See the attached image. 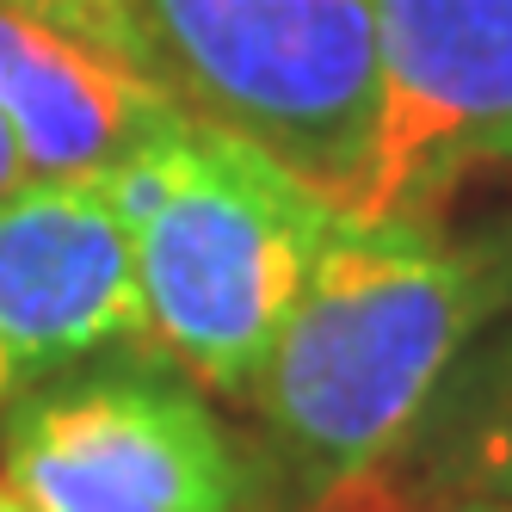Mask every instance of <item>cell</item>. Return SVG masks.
<instances>
[{"mask_svg":"<svg viewBox=\"0 0 512 512\" xmlns=\"http://www.w3.org/2000/svg\"><path fill=\"white\" fill-rule=\"evenodd\" d=\"M136 334V253L99 192L87 179L13 186L0 198V414Z\"/></svg>","mask_w":512,"mask_h":512,"instance_id":"cell-6","label":"cell"},{"mask_svg":"<svg viewBox=\"0 0 512 512\" xmlns=\"http://www.w3.org/2000/svg\"><path fill=\"white\" fill-rule=\"evenodd\" d=\"M87 186L136 253V346L210 395H253L334 235V198L192 112Z\"/></svg>","mask_w":512,"mask_h":512,"instance_id":"cell-2","label":"cell"},{"mask_svg":"<svg viewBox=\"0 0 512 512\" xmlns=\"http://www.w3.org/2000/svg\"><path fill=\"white\" fill-rule=\"evenodd\" d=\"M383 469L408 482L414 512L506 506L512 512V315L475 340L438 383L408 445ZM377 469V475H383Z\"/></svg>","mask_w":512,"mask_h":512,"instance_id":"cell-8","label":"cell"},{"mask_svg":"<svg viewBox=\"0 0 512 512\" xmlns=\"http://www.w3.org/2000/svg\"><path fill=\"white\" fill-rule=\"evenodd\" d=\"M0 118L31 179H93L186 118L149 68L0 0Z\"/></svg>","mask_w":512,"mask_h":512,"instance_id":"cell-7","label":"cell"},{"mask_svg":"<svg viewBox=\"0 0 512 512\" xmlns=\"http://www.w3.org/2000/svg\"><path fill=\"white\" fill-rule=\"evenodd\" d=\"M0 482L31 512H253L266 494L204 389L149 352L25 389L0 414Z\"/></svg>","mask_w":512,"mask_h":512,"instance_id":"cell-4","label":"cell"},{"mask_svg":"<svg viewBox=\"0 0 512 512\" xmlns=\"http://www.w3.org/2000/svg\"><path fill=\"white\" fill-rule=\"evenodd\" d=\"M457 512H506V506H457Z\"/></svg>","mask_w":512,"mask_h":512,"instance_id":"cell-12","label":"cell"},{"mask_svg":"<svg viewBox=\"0 0 512 512\" xmlns=\"http://www.w3.org/2000/svg\"><path fill=\"white\" fill-rule=\"evenodd\" d=\"M500 315H512V216L469 235L445 216H334L247 395L266 494L321 506L377 475Z\"/></svg>","mask_w":512,"mask_h":512,"instance_id":"cell-1","label":"cell"},{"mask_svg":"<svg viewBox=\"0 0 512 512\" xmlns=\"http://www.w3.org/2000/svg\"><path fill=\"white\" fill-rule=\"evenodd\" d=\"M0 512H31V506H25V500H19V494L7 488V482H0Z\"/></svg>","mask_w":512,"mask_h":512,"instance_id":"cell-11","label":"cell"},{"mask_svg":"<svg viewBox=\"0 0 512 512\" xmlns=\"http://www.w3.org/2000/svg\"><path fill=\"white\" fill-rule=\"evenodd\" d=\"M130 62L334 198L377 105V0H130Z\"/></svg>","mask_w":512,"mask_h":512,"instance_id":"cell-3","label":"cell"},{"mask_svg":"<svg viewBox=\"0 0 512 512\" xmlns=\"http://www.w3.org/2000/svg\"><path fill=\"white\" fill-rule=\"evenodd\" d=\"M7 7H25L62 31H81V38L130 56V0H7Z\"/></svg>","mask_w":512,"mask_h":512,"instance_id":"cell-9","label":"cell"},{"mask_svg":"<svg viewBox=\"0 0 512 512\" xmlns=\"http://www.w3.org/2000/svg\"><path fill=\"white\" fill-rule=\"evenodd\" d=\"M25 161H19V142H13V130H7V118H0V198H7L13 186H25Z\"/></svg>","mask_w":512,"mask_h":512,"instance_id":"cell-10","label":"cell"},{"mask_svg":"<svg viewBox=\"0 0 512 512\" xmlns=\"http://www.w3.org/2000/svg\"><path fill=\"white\" fill-rule=\"evenodd\" d=\"M488 167H512V0H377L371 136L334 216H445Z\"/></svg>","mask_w":512,"mask_h":512,"instance_id":"cell-5","label":"cell"}]
</instances>
